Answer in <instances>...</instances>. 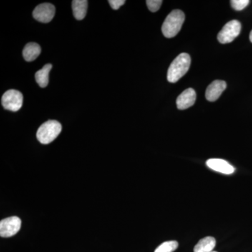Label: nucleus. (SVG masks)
Segmentation results:
<instances>
[{
    "mask_svg": "<svg viewBox=\"0 0 252 252\" xmlns=\"http://www.w3.org/2000/svg\"><path fill=\"white\" fill-rule=\"evenodd\" d=\"M190 56L187 53H182L170 64L167 71V80L170 83H176L185 76L190 68Z\"/></svg>",
    "mask_w": 252,
    "mask_h": 252,
    "instance_id": "nucleus-1",
    "label": "nucleus"
},
{
    "mask_svg": "<svg viewBox=\"0 0 252 252\" xmlns=\"http://www.w3.org/2000/svg\"><path fill=\"white\" fill-rule=\"evenodd\" d=\"M185 15L181 10H174L165 18L162 26V32L167 38H172L180 32L185 22Z\"/></svg>",
    "mask_w": 252,
    "mask_h": 252,
    "instance_id": "nucleus-2",
    "label": "nucleus"
},
{
    "mask_svg": "<svg viewBox=\"0 0 252 252\" xmlns=\"http://www.w3.org/2000/svg\"><path fill=\"white\" fill-rule=\"evenodd\" d=\"M62 130V126L55 120L48 121L39 127L36 138L41 144H48L56 140Z\"/></svg>",
    "mask_w": 252,
    "mask_h": 252,
    "instance_id": "nucleus-3",
    "label": "nucleus"
},
{
    "mask_svg": "<svg viewBox=\"0 0 252 252\" xmlns=\"http://www.w3.org/2000/svg\"><path fill=\"white\" fill-rule=\"evenodd\" d=\"M241 24L237 20H233L225 25L217 36L220 44H228L232 42L240 34Z\"/></svg>",
    "mask_w": 252,
    "mask_h": 252,
    "instance_id": "nucleus-4",
    "label": "nucleus"
},
{
    "mask_svg": "<svg viewBox=\"0 0 252 252\" xmlns=\"http://www.w3.org/2000/svg\"><path fill=\"white\" fill-rule=\"evenodd\" d=\"M23 96L20 91L9 90L4 93L1 97V104L5 109L18 112L23 106Z\"/></svg>",
    "mask_w": 252,
    "mask_h": 252,
    "instance_id": "nucleus-5",
    "label": "nucleus"
},
{
    "mask_svg": "<svg viewBox=\"0 0 252 252\" xmlns=\"http://www.w3.org/2000/svg\"><path fill=\"white\" fill-rule=\"evenodd\" d=\"M21 227V220L18 217H11L0 221V236L10 238L19 231Z\"/></svg>",
    "mask_w": 252,
    "mask_h": 252,
    "instance_id": "nucleus-6",
    "label": "nucleus"
},
{
    "mask_svg": "<svg viewBox=\"0 0 252 252\" xmlns=\"http://www.w3.org/2000/svg\"><path fill=\"white\" fill-rule=\"evenodd\" d=\"M56 9L54 5L49 3H44L38 5L33 11V17L36 21L43 23H49L54 18Z\"/></svg>",
    "mask_w": 252,
    "mask_h": 252,
    "instance_id": "nucleus-7",
    "label": "nucleus"
},
{
    "mask_svg": "<svg viewBox=\"0 0 252 252\" xmlns=\"http://www.w3.org/2000/svg\"><path fill=\"white\" fill-rule=\"evenodd\" d=\"M226 83L224 81L215 80L207 87L205 97L210 102H215L220 97L222 93L226 89Z\"/></svg>",
    "mask_w": 252,
    "mask_h": 252,
    "instance_id": "nucleus-8",
    "label": "nucleus"
},
{
    "mask_svg": "<svg viewBox=\"0 0 252 252\" xmlns=\"http://www.w3.org/2000/svg\"><path fill=\"white\" fill-rule=\"evenodd\" d=\"M206 164L207 167H210L212 170L225 174V175H231L235 172V167L223 159H209L207 160Z\"/></svg>",
    "mask_w": 252,
    "mask_h": 252,
    "instance_id": "nucleus-9",
    "label": "nucleus"
},
{
    "mask_svg": "<svg viewBox=\"0 0 252 252\" xmlns=\"http://www.w3.org/2000/svg\"><path fill=\"white\" fill-rule=\"evenodd\" d=\"M196 94L193 89H188L182 92L177 99V107L180 110L187 109L195 104Z\"/></svg>",
    "mask_w": 252,
    "mask_h": 252,
    "instance_id": "nucleus-10",
    "label": "nucleus"
},
{
    "mask_svg": "<svg viewBox=\"0 0 252 252\" xmlns=\"http://www.w3.org/2000/svg\"><path fill=\"white\" fill-rule=\"evenodd\" d=\"M41 47L36 43L31 42L25 46L23 51L24 59L28 62L34 61L41 54Z\"/></svg>",
    "mask_w": 252,
    "mask_h": 252,
    "instance_id": "nucleus-11",
    "label": "nucleus"
},
{
    "mask_svg": "<svg viewBox=\"0 0 252 252\" xmlns=\"http://www.w3.org/2000/svg\"><path fill=\"white\" fill-rule=\"evenodd\" d=\"M72 11L74 18L81 21L86 17L87 13L88 1L86 0H74L72 1Z\"/></svg>",
    "mask_w": 252,
    "mask_h": 252,
    "instance_id": "nucleus-12",
    "label": "nucleus"
},
{
    "mask_svg": "<svg viewBox=\"0 0 252 252\" xmlns=\"http://www.w3.org/2000/svg\"><path fill=\"white\" fill-rule=\"evenodd\" d=\"M216 246V240L213 237L201 239L194 248V252H212Z\"/></svg>",
    "mask_w": 252,
    "mask_h": 252,
    "instance_id": "nucleus-13",
    "label": "nucleus"
},
{
    "mask_svg": "<svg viewBox=\"0 0 252 252\" xmlns=\"http://www.w3.org/2000/svg\"><path fill=\"white\" fill-rule=\"evenodd\" d=\"M51 69L52 64H46L42 69L36 72V81L41 88H45L49 84V72Z\"/></svg>",
    "mask_w": 252,
    "mask_h": 252,
    "instance_id": "nucleus-14",
    "label": "nucleus"
},
{
    "mask_svg": "<svg viewBox=\"0 0 252 252\" xmlns=\"http://www.w3.org/2000/svg\"><path fill=\"white\" fill-rule=\"evenodd\" d=\"M178 243L175 240L165 242L159 245L154 252H173L178 248Z\"/></svg>",
    "mask_w": 252,
    "mask_h": 252,
    "instance_id": "nucleus-15",
    "label": "nucleus"
},
{
    "mask_svg": "<svg viewBox=\"0 0 252 252\" xmlns=\"http://www.w3.org/2000/svg\"><path fill=\"white\" fill-rule=\"evenodd\" d=\"M249 0H232L230 1L232 7L236 11H242L250 4Z\"/></svg>",
    "mask_w": 252,
    "mask_h": 252,
    "instance_id": "nucleus-16",
    "label": "nucleus"
},
{
    "mask_svg": "<svg viewBox=\"0 0 252 252\" xmlns=\"http://www.w3.org/2000/svg\"><path fill=\"white\" fill-rule=\"evenodd\" d=\"M146 2H147L149 9L152 12H157L160 9L162 1V0H147Z\"/></svg>",
    "mask_w": 252,
    "mask_h": 252,
    "instance_id": "nucleus-17",
    "label": "nucleus"
},
{
    "mask_svg": "<svg viewBox=\"0 0 252 252\" xmlns=\"http://www.w3.org/2000/svg\"><path fill=\"white\" fill-rule=\"evenodd\" d=\"M109 3L113 9L117 10L125 4L126 1L125 0H109Z\"/></svg>",
    "mask_w": 252,
    "mask_h": 252,
    "instance_id": "nucleus-18",
    "label": "nucleus"
},
{
    "mask_svg": "<svg viewBox=\"0 0 252 252\" xmlns=\"http://www.w3.org/2000/svg\"><path fill=\"white\" fill-rule=\"evenodd\" d=\"M250 41H251V42L252 43V31H251V32H250Z\"/></svg>",
    "mask_w": 252,
    "mask_h": 252,
    "instance_id": "nucleus-19",
    "label": "nucleus"
},
{
    "mask_svg": "<svg viewBox=\"0 0 252 252\" xmlns=\"http://www.w3.org/2000/svg\"><path fill=\"white\" fill-rule=\"evenodd\" d=\"M212 252H215V251H212Z\"/></svg>",
    "mask_w": 252,
    "mask_h": 252,
    "instance_id": "nucleus-20",
    "label": "nucleus"
}]
</instances>
